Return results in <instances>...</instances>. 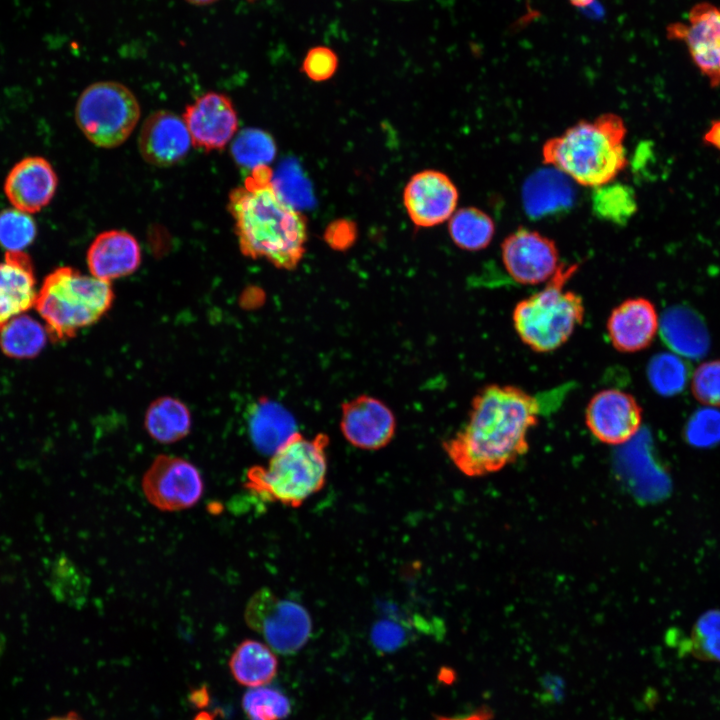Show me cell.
Here are the masks:
<instances>
[{
    "instance_id": "1",
    "label": "cell",
    "mask_w": 720,
    "mask_h": 720,
    "mask_svg": "<svg viewBox=\"0 0 720 720\" xmlns=\"http://www.w3.org/2000/svg\"><path fill=\"white\" fill-rule=\"evenodd\" d=\"M539 415L538 399L524 389L486 385L472 398L465 425L442 448L468 477L498 472L528 452V433Z\"/></svg>"
},
{
    "instance_id": "2",
    "label": "cell",
    "mask_w": 720,
    "mask_h": 720,
    "mask_svg": "<svg viewBox=\"0 0 720 720\" xmlns=\"http://www.w3.org/2000/svg\"><path fill=\"white\" fill-rule=\"evenodd\" d=\"M271 180L268 166L253 169L244 184L230 192L228 209L243 255L292 270L305 252L307 222L277 193Z\"/></svg>"
},
{
    "instance_id": "3",
    "label": "cell",
    "mask_w": 720,
    "mask_h": 720,
    "mask_svg": "<svg viewBox=\"0 0 720 720\" xmlns=\"http://www.w3.org/2000/svg\"><path fill=\"white\" fill-rule=\"evenodd\" d=\"M626 131L623 119L613 113L581 120L543 144V162L574 183L602 186L627 166Z\"/></svg>"
},
{
    "instance_id": "4",
    "label": "cell",
    "mask_w": 720,
    "mask_h": 720,
    "mask_svg": "<svg viewBox=\"0 0 720 720\" xmlns=\"http://www.w3.org/2000/svg\"><path fill=\"white\" fill-rule=\"evenodd\" d=\"M329 437L308 438L296 431L269 459L266 466L248 469L244 487L261 500L298 508L326 483Z\"/></svg>"
},
{
    "instance_id": "5",
    "label": "cell",
    "mask_w": 720,
    "mask_h": 720,
    "mask_svg": "<svg viewBox=\"0 0 720 720\" xmlns=\"http://www.w3.org/2000/svg\"><path fill=\"white\" fill-rule=\"evenodd\" d=\"M113 300L110 282L62 266L45 277L34 307L44 321L49 338L59 342L96 323L110 309Z\"/></svg>"
},
{
    "instance_id": "6",
    "label": "cell",
    "mask_w": 720,
    "mask_h": 720,
    "mask_svg": "<svg viewBox=\"0 0 720 720\" xmlns=\"http://www.w3.org/2000/svg\"><path fill=\"white\" fill-rule=\"evenodd\" d=\"M577 268V263H561L542 290L515 305L512 312L514 329L520 340L534 352L555 351L582 324L585 316L583 298L564 288Z\"/></svg>"
},
{
    "instance_id": "7",
    "label": "cell",
    "mask_w": 720,
    "mask_h": 720,
    "mask_svg": "<svg viewBox=\"0 0 720 720\" xmlns=\"http://www.w3.org/2000/svg\"><path fill=\"white\" fill-rule=\"evenodd\" d=\"M134 93L116 81H98L83 90L75 107L81 132L96 146L114 148L123 144L140 119Z\"/></svg>"
},
{
    "instance_id": "8",
    "label": "cell",
    "mask_w": 720,
    "mask_h": 720,
    "mask_svg": "<svg viewBox=\"0 0 720 720\" xmlns=\"http://www.w3.org/2000/svg\"><path fill=\"white\" fill-rule=\"evenodd\" d=\"M244 618L275 653L283 655L300 651L312 634L307 609L298 602L278 597L268 588H261L250 597Z\"/></svg>"
},
{
    "instance_id": "9",
    "label": "cell",
    "mask_w": 720,
    "mask_h": 720,
    "mask_svg": "<svg viewBox=\"0 0 720 720\" xmlns=\"http://www.w3.org/2000/svg\"><path fill=\"white\" fill-rule=\"evenodd\" d=\"M146 499L161 511L191 508L201 498L204 484L198 469L172 455H158L142 479Z\"/></svg>"
},
{
    "instance_id": "10",
    "label": "cell",
    "mask_w": 720,
    "mask_h": 720,
    "mask_svg": "<svg viewBox=\"0 0 720 720\" xmlns=\"http://www.w3.org/2000/svg\"><path fill=\"white\" fill-rule=\"evenodd\" d=\"M501 258L508 275L522 285L547 282L561 264L555 242L538 231L524 227L503 240Z\"/></svg>"
},
{
    "instance_id": "11",
    "label": "cell",
    "mask_w": 720,
    "mask_h": 720,
    "mask_svg": "<svg viewBox=\"0 0 720 720\" xmlns=\"http://www.w3.org/2000/svg\"><path fill=\"white\" fill-rule=\"evenodd\" d=\"M667 35L685 44L691 59L711 86L720 85V7L694 5L686 21L671 24Z\"/></svg>"
},
{
    "instance_id": "12",
    "label": "cell",
    "mask_w": 720,
    "mask_h": 720,
    "mask_svg": "<svg viewBox=\"0 0 720 720\" xmlns=\"http://www.w3.org/2000/svg\"><path fill=\"white\" fill-rule=\"evenodd\" d=\"M585 423L600 442L620 445L632 439L642 423V408L633 395L619 389H604L590 399Z\"/></svg>"
},
{
    "instance_id": "13",
    "label": "cell",
    "mask_w": 720,
    "mask_h": 720,
    "mask_svg": "<svg viewBox=\"0 0 720 720\" xmlns=\"http://www.w3.org/2000/svg\"><path fill=\"white\" fill-rule=\"evenodd\" d=\"M340 430L352 446L374 451L392 441L396 419L383 401L363 394L341 405Z\"/></svg>"
},
{
    "instance_id": "14",
    "label": "cell",
    "mask_w": 720,
    "mask_h": 720,
    "mask_svg": "<svg viewBox=\"0 0 720 720\" xmlns=\"http://www.w3.org/2000/svg\"><path fill=\"white\" fill-rule=\"evenodd\" d=\"M403 201L414 224L432 227L454 214L458 190L446 174L424 170L411 177L404 189Z\"/></svg>"
},
{
    "instance_id": "15",
    "label": "cell",
    "mask_w": 720,
    "mask_h": 720,
    "mask_svg": "<svg viewBox=\"0 0 720 720\" xmlns=\"http://www.w3.org/2000/svg\"><path fill=\"white\" fill-rule=\"evenodd\" d=\"M183 120L195 147L221 150L235 135L238 128L236 110L229 97L208 92L188 105Z\"/></svg>"
},
{
    "instance_id": "16",
    "label": "cell",
    "mask_w": 720,
    "mask_h": 720,
    "mask_svg": "<svg viewBox=\"0 0 720 720\" xmlns=\"http://www.w3.org/2000/svg\"><path fill=\"white\" fill-rule=\"evenodd\" d=\"M57 185V175L50 162L41 156H30L9 171L4 193L13 208L32 214L50 203Z\"/></svg>"
},
{
    "instance_id": "17",
    "label": "cell",
    "mask_w": 720,
    "mask_h": 720,
    "mask_svg": "<svg viewBox=\"0 0 720 720\" xmlns=\"http://www.w3.org/2000/svg\"><path fill=\"white\" fill-rule=\"evenodd\" d=\"M659 317L654 304L644 297L628 298L617 305L607 320L611 345L622 353H635L653 342Z\"/></svg>"
},
{
    "instance_id": "18",
    "label": "cell",
    "mask_w": 720,
    "mask_h": 720,
    "mask_svg": "<svg viewBox=\"0 0 720 720\" xmlns=\"http://www.w3.org/2000/svg\"><path fill=\"white\" fill-rule=\"evenodd\" d=\"M192 139L183 119L170 111H156L144 121L138 139L143 159L155 166H170L189 152Z\"/></svg>"
},
{
    "instance_id": "19",
    "label": "cell",
    "mask_w": 720,
    "mask_h": 720,
    "mask_svg": "<svg viewBox=\"0 0 720 720\" xmlns=\"http://www.w3.org/2000/svg\"><path fill=\"white\" fill-rule=\"evenodd\" d=\"M573 183L569 177L551 166L533 172L521 189L522 204L528 217L542 219L558 216L571 209L576 198Z\"/></svg>"
},
{
    "instance_id": "20",
    "label": "cell",
    "mask_w": 720,
    "mask_h": 720,
    "mask_svg": "<svg viewBox=\"0 0 720 720\" xmlns=\"http://www.w3.org/2000/svg\"><path fill=\"white\" fill-rule=\"evenodd\" d=\"M140 263L138 241L122 230L100 233L87 251V265L91 275L107 282L134 273Z\"/></svg>"
},
{
    "instance_id": "21",
    "label": "cell",
    "mask_w": 720,
    "mask_h": 720,
    "mask_svg": "<svg viewBox=\"0 0 720 720\" xmlns=\"http://www.w3.org/2000/svg\"><path fill=\"white\" fill-rule=\"evenodd\" d=\"M36 278L24 251L6 252L0 261V328L35 306Z\"/></svg>"
},
{
    "instance_id": "22",
    "label": "cell",
    "mask_w": 720,
    "mask_h": 720,
    "mask_svg": "<svg viewBox=\"0 0 720 720\" xmlns=\"http://www.w3.org/2000/svg\"><path fill=\"white\" fill-rule=\"evenodd\" d=\"M659 329L665 344L679 356L697 359L708 351L710 339L705 323L689 307L674 306L666 310Z\"/></svg>"
},
{
    "instance_id": "23",
    "label": "cell",
    "mask_w": 720,
    "mask_h": 720,
    "mask_svg": "<svg viewBox=\"0 0 720 720\" xmlns=\"http://www.w3.org/2000/svg\"><path fill=\"white\" fill-rule=\"evenodd\" d=\"M229 669L238 684L248 688L262 687L275 678L278 659L266 643L245 639L232 653Z\"/></svg>"
},
{
    "instance_id": "24",
    "label": "cell",
    "mask_w": 720,
    "mask_h": 720,
    "mask_svg": "<svg viewBox=\"0 0 720 720\" xmlns=\"http://www.w3.org/2000/svg\"><path fill=\"white\" fill-rule=\"evenodd\" d=\"M145 428L149 435L161 443H173L190 432L191 414L187 406L173 397L153 401L145 415Z\"/></svg>"
},
{
    "instance_id": "25",
    "label": "cell",
    "mask_w": 720,
    "mask_h": 720,
    "mask_svg": "<svg viewBox=\"0 0 720 720\" xmlns=\"http://www.w3.org/2000/svg\"><path fill=\"white\" fill-rule=\"evenodd\" d=\"M46 327L33 317L18 315L0 328V349L13 359H31L45 347Z\"/></svg>"
},
{
    "instance_id": "26",
    "label": "cell",
    "mask_w": 720,
    "mask_h": 720,
    "mask_svg": "<svg viewBox=\"0 0 720 720\" xmlns=\"http://www.w3.org/2000/svg\"><path fill=\"white\" fill-rule=\"evenodd\" d=\"M296 431L291 416L279 405L264 401L257 406L251 420V436L263 453L272 455Z\"/></svg>"
},
{
    "instance_id": "27",
    "label": "cell",
    "mask_w": 720,
    "mask_h": 720,
    "mask_svg": "<svg viewBox=\"0 0 720 720\" xmlns=\"http://www.w3.org/2000/svg\"><path fill=\"white\" fill-rule=\"evenodd\" d=\"M448 229L451 239L459 248L478 251L492 241L495 223L484 211L465 207L456 210L450 217Z\"/></svg>"
},
{
    "instance_id": "28",
    "label": "cell",
    "mask_w": 720,
    "mask_h": 720,
    "mask_svg": "<svg viewBox=\"0 0 720 720\" xmlns=\"http://www.w3.org/2000/svg\"><path fill=\"white\" fill-rule=\"evenodd\" d=\"M591 202L597 217L618 225L625 224L637 210L633 189L613 181L594 188Z\"/></svg>"
},
{
    "instance_id": "29",
    "label": "cell",
    "mask_w": 720,
    "mask_h": 720,
    "mask_svg": "<svg viewBox=\"0 0 720 720\" xmlns=\"http://www.w3.org/2000/svg\"><path fill=\"white\" fill-rule=\"evenodd\" d=\"M647 377L656 393L667 397L674 396L686 387L689 367L676 353L661 352L653 356L648 363Z\"/></svg>"
},
{
    "instance_id": "30",
    "label": "cell",
    "mask_w": 720,
    "mask_h": 720,
    "mask_svg": "<svg viewBox=\"0 0 720 720\" xmlns=\"http://www.w3.org/2000/svg\"><path fill=\"white\" fill-rule=\"evenodd\" d=\"M276 153L272 137L255 128H246L238 133L231 145V154L235 162L251 170L267 166Z\"/></svg>"
},
{
    "instance_id": "31",
    "label": "cell",
    "mask_w": 720,
    "mask_h": 720,
    "mask_svg": "<svg viewBox=\"0 0 720 720\" xmlns=\"http://www.w3.org/2000/svg\"><path fill=\"white\" fill-rule=\"evenodd\" d=\"M683 649L697 659L720 662L719 609H711L700 615L684 641Z\"/></svg>"
},
{
    "instance_id": "32",
    "label": "cell",
    "mask_w": 720,
    "mask_h": 720,
    "mask_svg": "<svg viewBox=\"0 0 720 720\" xmlns=\"http://www.w3.org/2000/svg\"><path fill=\"white\" fill-rule=\"evenodd\" d=\"M242 708L248 720H283L291 712V703L279 690L262 686L244 694Z\"/></svg>"
},
{
    "instance_id": "33",
    "label": "cell",
    "mask_w": 720,
    "mask_h": 720,
    "mask_svg": "<svg viewBox=\"0 0 720 720\" xmlns=\"http://www.w3.org/2000/svg\"><path fill=\"white\" fill-rule=\"evenodd\" d=\"M37 228L30 214L16 208L0 212V246L6 252L24 251L36 237Z\"/></svg>"
},
{
    "instance_id": "34",
    "label": "cell",
    "mask_w": 720,
    "mask_h": 720,
    "mask_svg": "<svg viewBox=\"0 0 720 720\" xmlns=\"http://www.w3.org/2000/svg\"><path fill=\"white\" fill-rule=\"evenodd\" d=\"M683 438L696 448H710L720 443V411L705 407L695 411L683 428Z\"/></svg>"
},
{
    "instance_id": "35",
    "label": "cell",
    "mask_w": 720,
    "mask_h": 720,
    "mask_svg": "<svg viewBox=\"0 0 720 720\" xmlns=\"http://www.w3.org/2000/svg\"><path fill=\"white\" fill-rule=\"evenodd\" d=\"M691 391L694 398L708 407H720V359L701 363L693 373Z\"/></svg>"
},
{
    "instance_id": "36",
    "label": "cell",
    "mask_w": 720,
    "mask_h": 720,
    "mask_svg": "<svg viewBox=\"0 0 720 720\" xmlns=\"http://www.w3.org/2000/svg\"><path fill=\"white\" fill-rule=\"evenodd\" d=\"M337 67L336 53L325 46L311 48L302 64V70L313 81L328 80L336 72Z\"/></svg>"
},
{
    "instance_id": "37",
    "label": "cell",
    "mask_w": 720,
    "mask_h": 720,
    "mask_svg": "<svg viewBox=\"0 0 720 720\" xmlns=\"http://www.w3.org/2000/svg\"><path fill=\"white\" fill-rule=\"evenodd\" d=\"M80 575L67 559L56 560L50 577V586L58 599L70 601L79 597Z\"/></svg>"
},
{
    "instance_id": "38",
    "label": "cell",
    "mask_w": 720,
    "mask_h": 720,
    "mask_svg": "<svg viewBox=\"0 0 720 720\" xmlns=\"http://www.w3.org/2000/svg\"><path fill=\"white\" fill-rule=\"evenodd\" d=\"M541 697L544 702L558 703L564 697V681L554 675H546L540 680Z\"/></svg>"
},
{
    "instance_id": "39",
    "label": "cell",
    "mask_w": 720,
    "mask_h": 720,
    "mask_svg": "<svg viewBox=\"0 0 720 720\" xmlns=\"http://www.w3.org/2000/svg\"><path fill=\"white\" fill-rule=\"evenodd\" d=\"M190 702L197 708H204L209 703V692L206 687L193 689L189 695Z\"/></svg>"
},
{
    "instance_id": "40",
    "label": "cell",
    "mask_w": 720,
    "mask_h": 720,
    "mask_svg": "<svg viewBox=\"0 0 720 720\" xmlns=\"http://www.w3.org/2000/svg\"><path fill=\"white\" fill-rule=\"evenodd\" d=\"M704 140L720 150V121L712 123L710 129L704 135Z\"/></svg>"
},
{
    "instance_id": "41",
    "label": "cell",
    "mask_w": 720,
    "mask_h": 720,
    "mask_svg": "<svg viewBox=\"0 0 720 720\" xmlns=\"http://www.w3.org/2000/svg\"><path fill=\"white\" fill-rule=\"evenodd\" d=\"M488 717L487 712H477L463 718H439L438 720H485Z\"/></svg>"
},
{
    "instance_id": "42",
    "label": "cell",
    "mask_w": 720,
    "mask_h": 720,
    "mask_svg": "<svg viewBox=\"0 0 720 720\" xmlns=\"http://www.w3.org/2000/svg\"><path fill=\"white\" fill-rule=\"evenodd\" d=\"M45 720H82V718L78 713L71 711L66 714L53 716Z\"/></svg>"
},
{
    "instance_id": "43",
    "label": "cell",
    "mask_w": 720,
    "mask_h": 720,
    "mask_svg": "<svg viewBox=\"0 0 720 720\" xmlns=\"http://www.w3.org/2000/svg\"><path fill=\"white\" fill-rule=\"evenodd\" d=\"M194 6H207L216 3L219 0H184Z\"/></svg>"
},
{
    "instance_id": "44",
    "label": "cell",
    "mask_w": 720,
    "mask_h": 720,
    "mask_svg": "<svg viewBox=\"0 0 720 720\" xmlns=\"http://www.w3.org/2000/svg\"><path fill=\"white\" fill-rule=\"evenodd\" d=\"M194 720H215V719L210 713H208L206 711H202L195 716Z\"/></svg>"
},
{
    "instance_id": "45",
    "label": "cell",
    "mask_w": 720,
    "mask_h": 720,
    "mask_svg": "<svg viewBox=\"0 0 720 720\" xmlns=\"http://www.w3.org/2000/svg\"><path fill=\"white\" fill-rule=\"evenodd\" d=\"M576 6H586L591 3L592 0H571Z\"/></svg>"
},
{
    "instance_id": "46",
    "label": "cell",
    "mask_w": 720,
    "mask_h": 720,
    "mask_svg": "<svg viewBox=\"0 0 720 720\" xmlns=\"http://www.w3.org/2000/svg\"><path fill=\"white\" fill-rule=\"evenodd\" d=\"M400 1H407V0H400Z\"/></svg>"
},
{
    "instance_id": "47",
    "label": "cell",
    "mask_w": 720,
    "mask_h": 720,
    "mask_svg": "<svg viewBox=\"0 0 720 720\" xmlns=\"http://www.w3.org/2000/svg\"><path fill=\"white\" fill-rule=\"evenodd\" d=\"M248 1H255V0H248Z\"/></svg>"
}]
</instances>
